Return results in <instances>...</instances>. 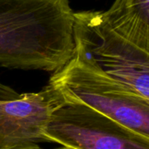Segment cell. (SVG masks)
Segmentation results:
<instances>
[{
    "mask_svg": "<svg viewBox=\"0 0 149 149\" xmlns=\"http://www.w3.org/2000/svg\"><path fill=\"white\" fill-rule=\"evenodd\" d=\"M68 0H0V66L54 72L74 54Z\"/></svg>",
    "mask_w": 149,
    "mask_h": 149,
    "instance_id": "1",
    "label": "cell"
},
{
    "mask_svg": "<svg viewBox=\"0 0 149 149\" xmlns=\"http://www.w3.org/2000/svg\"><path fill=\"white\" fill-rule=\"evenodd\" d=\"M46 86L59 106L83 105L149 138V100L135 94L96 65L72 58L52 72Z\"/></svg>",
    "mask_w": 149,
    "mask_h": 149,
    "instance_id": "2",
    "label": "cell"
},
{
    "mask_svg": "<svg viewBox=\"0 0 149 149\" xmlns=\"http://www.w3.org/2000/svg\"><path fill=\"white\" fill-rule=\"evenodd\" d=\"M74 54L149 100V52L113 31L101 11L74 12Z\"/></svg>",
    "mask_w": 149,
    "mask_h": 149,
    "instance_id": "3",
    "label": "cell"
},
{
    "mask_svg": "<svg viewBox=\"0 0 149 149\" xmlns=\"http://www.w3.org/2000/svg\"><path fill=\"white\" fill-rule=\"evenodd\" d=\"M44 136L69 149H149V138L83 105L57 108Z\"/></svg>",
    "mask_w": 149,
    "mask_h": 149,
    "instance_id": "4",
    "label": "cell"
},
{
    "mask_svg": "<svg viewBox=\"0 0 149 149\" xmlns=\"http://www.w3.org/2000/svg\"><path fill=\"white\" fill-rule=\"evenodd\" d=\"M59 107L46 86L39 92L18 93L0 83V149H30L45 141V130Z\"/></svg>",
    "mask_w": 149,
    "mask_h": 149,
    "instance_id": "5",
    "label": "cell"
},
{
    "mask_svg": "<svg viewBox=\"0 0 149 149\" xmlns=\"http://www.w3.org/2000/svg\"><path fill=\"white\" fill-rule=\"evenodd\" d=\"M101 13L113 31L149 52V0H115Z\"/></svg>",
    "mask_w": 149,
    "mask_h": 149,
    "instance_id": "6",
    "label": "cell"
},
{
    "mask_svg": "<svg viewBox=\"0 0 149 149\" xmlns=\"http://www.w3.org/2000/svg\"><path fill=\"white\" fill-rule=\"evenodd\" d=\"M30 149H41V148L39 147V145H38V146H36V147H34V148H30Z\"/></svg>",
    "mask_w": 149,
    "mask_h": 149,
    "instance_id": "7",
    "label": "cell"
},
{
    "mask_svg": "<svg viewBox=\"0 0 149 149\" xmlns=\"http://www.w3.org/2000/svg\"><path fill=\"white\" fill-rule=\"evenodd\" d=\"M56 149H69V148H64V147H61V148H58Z\"/></svg>",
    "mask_w": 149,
    "mask_h": 149,
    "instance_id": "8",
    "label": "cell"
}]
</instances>
